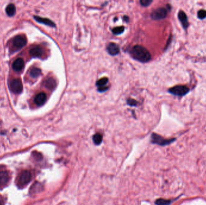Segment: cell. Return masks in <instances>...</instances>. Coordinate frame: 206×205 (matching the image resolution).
I'll use <instances>...</instances> for the list:
<instances>
[{
    "mask_svg": "<svg viewBox=\"0 0 206 205\" xmlns=\"http://www.w3.org/2000/svg\"><path fill=\"white\" fill-rule=\"evenodd\" d=\"M132 57L142 63H147L151 60V54L149 51L144 47L140 45L134 46L131 51Z\"/></svg>",
    "mask_w": 206,
    "mask_h": 205,
    "instance_id": "obj_1",
    "label": "cell"
},
{
    "mask_svg": "<svg viewBox=\"0 0 206 205\" xmlns=\"http://www.w3.org/2000/svg\"><path fill=\"white\" fill-rule=\"evenodd\" d=\"M31 179V174L28 170L22 171L19 174L18 179V185L20 187L26 186Z\"/></svg>",
    "mask_w": 206,
    "mask_h": 205,
    "instance_id": "obj_2",
    "label": "cell"
},
{
    "mask_svg": "<svg viewBox=\"0 0 206 205\" xmlns=\"http://www.w3.org/2000/svg\"><path fill=\"white\" fill-rule=\"evenodd\" d=\"M168 92L175 96H183L189 93V89L185 85H177L169 89Z\"/></svg>",
    "mask_w": 206,
    "mask_h": 205,
    "instance_id": "obj_3",
    "label": "cell"
},
{
    "mask_svg": "<svg viewBox=\"0 0 206 205\" xmlns=\"http://www.w3.org/2000/svg\"><path fill=\"white\" fill-rule=\"evenodd\" d=\"M168 15V10L164 7H160L154 10L151 13V18L154 20H161L165 18Z\"/></svg>",
    "mask_w": 206,
    "mask_h": 205,
    "instance_id": "obj_4",
    "label": "cell"
},
{
    "mask_svg": "<svg viewBox=\"0 0 206 205\" xmlns=\"http://www.w3.org/2000/svg\"><path fill=\"white\" fill-rule=\"evenodd\" d=\"M175 139H165L162 137L160 136L159 135L156 134H152L151 136V141L152 143L157 144L160 146H165L170 144L172 141H174Z\"/></svg>",
    "mask_w": 206,
    "mask_h": 205,
    "instance_id": "obj_5",
    "label": "cell"
},
{
    "mask_svg": "<svg viewBox=\"0 0 206 205\" xmlns=\"http://www.w3.org/2000/svg\"><path fill=\"white\" fill-rule=\"evenodd\" d=\"M10 89L12 92L14 93H21L23 90V86L21 81L18 79H15L10 82Z\"/></svg>",
    "mask_w": 206,
    "mask_h": 205,
    "instance_id": "obj_6",
    "label": "cell"
},
{
    "mask_svg": "<svg viewBox=\"0 0 206 205\" xmlns=\"http://www.w3.org/2000/svg\"><path fill=\"white\" fill-rule=\"evenodd\" d=\"M27 43V39L23 36L19 35L13 39V45L17 49H21L24 47Z\"/></svg>",
    "mask_w": 206,
    "mask_h": 205,
    "instance_id": "obj_7",
    "label": "cell"
},
{
    "mask_svg": "<svg viewBox=\"0 0 206 205\" xmlns=\"http://www.w3.org/2000/svg\"><path fill=\"white\" fill-rule=\"evenodd\" d=\"M9 181V175L6 171H0V187L6 186Z\"/></svg>",
    "mask_w": 206,
    "mask_h": 205,
    "instance_id": "obj_8",
    "label": "cell"
},
{
    "mask_svg": "<svg viewBox=\"0 0 206 205\" xmlns=\"http://www.w3.org/2000/svg\"><path fill=\"white\" fill-rule=\"evenodd\" d=\"M24 65H25V63H24V60L21 58H17L13 62V63L12 65V67L15 71L19 72L21 70H22V69L24 67Z\"/></svg>",
    "mask_w": 206,
    "mask_h": 205,
    "instance_id": "obj_9",
    "label": "cell"
},
{
    "mask_svg": "<svg viewBox=\"0 0 206 205\" xmlns=\"http://www.w3.org/2000/svg\"><path fill=\"white\" fill-rule=\"evenodd\" d=\"M47 98V94L43 92L39 93L35 98V102L38 106H41L45 103Z\"/></svg>",
    "mask_w": 206,
    "mask_h": 205,
    "instance_id": "obj_10",
    "label": "cell"
},
{
    "mask_svg": "<svg viewBox=\"0 0 206 205\" xmlns=\"http://www.w3.org/2000/svg\"><path fill=\"white\" fill-rule=\"evenodd\" d=\"M44 54V51L42 48L39 46H36V47L32 48L30 50V54L33 57H42Z\"/></svg>",
    "mask_w": 206,
    "mask_h": 205,
    "instance_id": "obj_11",
    "label": "cell"
},
{
    "mask_svg": "<svg viewBox=\"0 0 206 205\" xmlns=\"http://www.w3.org/2000/svg\"><path fill=\"white\" fill-rule=\"evenodd\" d=\"M107 49L108 52L112 56H116L119 52V48L114 43H109L107 47Z\"/></svg>",
    "mask_w": 206,
    "mask_h": 205,
    "instance_id": "obj_12",
    "label": "cell"
},
{
    "mask_svg": "<svg viewBox=\"0 0 206 205\" xmlns=\"http://www.w3.org/2000/svg\"><path fill=\"white\" fill-rule=\"evenodd\" d=\"M178 16L183 28L186 29L189 26V22L186 13L183 11H180V12L178 13Z\"/></svg>",
    "mask_w": 206,
    "mask_h": 205,
    "instance_id": "obj_13",
    "label": "cell"
},
{
    "mask_svg": "<svg viewBox=\"0 0 206 205\" xmlns=\"http://www.w3.org/2000/svg\"><path fill=\"white\" fill-rule=\"evenodd\" d=\"M34 18L35 19V20L39 23L44 24L45 25H48L49 27H54L56 26L55 24L49 19L43 18H41L39 16H34Z\"/></svg>",
    "mask_w": 206,
    "mask_h": 205,
    "instance_id": "obj_14",
    "label": "cell"
},
{
    "mask_svg": "<svg viewBox=\"0 0 206 205\" xmlns=\"http://www.w3.org/2000/svg\"><path fill=\"white\" fill-rule=\"evenodd\" d=\"M44 85L49 90H53L56 87V81L52 78H48L44 81Z\"/></svg>",
    "mask_w": 206,
    "mask_h": 205,
    "instance_id": "obj_15",
    "label": "cell"
},
{
    "mask_svg": "<svg viewBox=\"0 0 206 205\" xmlns=\"http://www.w3.org/2000/svg\"><path fill=\"white\" fill-rule=\"evenodd\" d=\"M6 13L9 16H13L16 13V7L13 4H9L6 9Z\"/></svg>",
    "mask_w": 206,
    "mask_h": 205,
    "instance_id": "obj_16",
    "label": "cell"
},
{
    "mask_svg": "<svg viewBox=\"0 0 206 205\" xmlns=\"http://www.w3.org/2000/svg\"><path fill=\"white\" fill-rule=\"evenodd\" d=\"M41 74V70L38 67L33 68L30 71V76L33 78H36Z\"/></svg>",
    "mask_w": 206,
    "mask_h": 205,
    "instance_id": "obj_17",
    "label": "cell"
},
{
    "mask_svg": "<svg viewBox=\"0 0 206 205\" xmlns=\"http://www.w3.org/2000/svg\"><path fill=\"white\" fill-rule=\"evenodd\" d=\"M93 141L95 144L99 145L103 141V136L100 134H96L93 137Z\"/></svg>",
    "mask_w": 206,
    "mask_h": 205,
    "instance_id": "obj_18",
    "label": "cell"
},
{
    "mask_svg": "<svg viewBox=\"0 0 206 205\" xmlns=\"http://www.w3.org/2000/svg\"><path fill=\"white\" fill-rule=\"evenodd\" d=\"M108 78L105 77V78H103L100 80H99L98 81H97L96 82V85L98 87H104L106 84H107L108 83Z\"/></svg>",
    "mask_w": 206,
    "mask_h": 205,
    "instance_id": "obj_19",
    "label": "cell"
},
{
    "mask_svg": "<svg viewBox=\"0 0 206 205\" xmlns=\"http://www.w3.org/2000/svg\"><path fill=\"white\" fill-rule=\"evenodd\" d=\"M171 203V201L169 200H166L163 198H159L157 199L155 203L156 205H169Z\"/></svg>",
    "mask_w": 206,
    "mask_h": 205,
    "instance_id": "obj_20",
    "label": "cell"
},
{
    "mask_svg": "<svg viewBox=\"0 0 206 205\" xmlns=\"http://www.w3.org/2000/svg\"><path fill=\"white\" fill-rule=\"evenodd\" d=\"M124 27H118L113 28L112 32L114 34H120L122 33L124 31Z\"/></svg>",
    "mask_w": 206,
    "mask_h": 205,
    "instance_id": "obj_21",
    "label": "cell"
},
{
    "mask_svg": "<svg viewBox=\"0 0 206 205\" xmlns=\"http://www.w3.org/2000/svg\"><path fill=\"white\" fill-rule=\"evenodd\" d=\"M198 16L201 19H204L206 18V10H201L198 13Z\"/></svg>",
    "mask_w": 206,
    "mask_h": 205,
    "instance_id": "obj_22",
    "label": "cell"
},
{
    "mask_svg": "<svg viewBox=\"0 0 206 205\" xmlns=\"http://www.w3.org/2000/svg\"><path fill=\"white\" fill-rule=\"evenodd\" d=\"M152 1L151 0H141L140 3L142 6L147 7V6H150V4L152 3Z\"/></svg>",
    "mask_w": 206,
    "mask_h": 205,
    "instance_id": "obj_23",
    "label": "cell"
},
{
    "mask_svg": "<svg viewBox=\"0 0 206 205\" xmlns=\"http://www.w3.org/2000/svg\"><path fill=\"white\" fill-rule=\"evenodd\" d=\"M127 103L131 106H136L138 104V102L133 99H129L127 100Z\"/></svg>",
    "mask_w": 206,
    "mask_h": 205,
    "instance_id": "obj_24",
    "label": "cell"
},
{
    "mask_svg": "<svg viewBox=\"0 0 206 205\" xmlns=\"http://www.w3.org/2000/svg\"><path fill=\"white\" fill-rule=\"evenodd\" d=\"M107 89H108V87L106 86H104V87H98V90L100 92H104L106 91Z\"/></svg>",
    "mask_w": 206,
    "mask_h": 205,
    "instance_id": "obj_25",
    "label": "cell"
},
{
    "mask_svg": "<svg viewBox=\"0 0 206 205\" xmlns=\"http://www.w3.org/2000/svg\"><path fill=\"white\" fill-rule=\"evenodd\" d=\"M0 205H3V202L2 198L0 197Z\"/></svg>",
    "mask_w": 206,
    "mask_h": 205,
    "instance_id": "obj_26",
    "label": "cell"
}]
</instances>
